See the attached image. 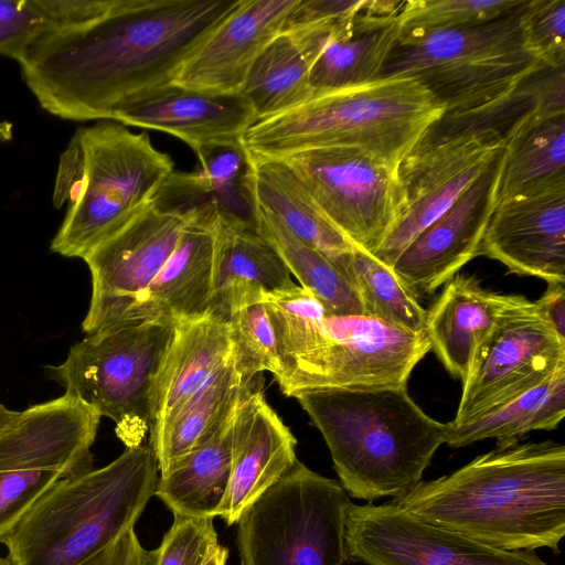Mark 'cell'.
Returning <instances> with one entry per match:
<instances>
[{"label":"cell","mask_w":565,"mask_h":565,"mask_svg":"<svg viewBox=\"0 0 565 565\" xmlns=\"http://www.w3.org/2000/svg\"><path fill=\"white\" fill-rule=\"evenodd\" d=\"M174 323L140 320L86 334L47 375L99 416L115 423L126 447L142 445L152 425V397Z\"/></svg>","instance_id":"cell-9"},{"label":"cell","mask_w":565,"mask_h":565,"mask_svg":"<svg viewBox=\"0 0 565 565\" xmlns=\"http://www.w3.org/2000/svg\"><path fill=\"white\" fill-rule=\"evenodd\" d=\"M457 29L402 32L379 78L418 81L445 108L441 118L498 105L545 66L525 47L522 11Z\"/></svg>","instance_id":"cell-8"},{"label":"cell","mask_w":565,"mask_h":565,"mask_svg":"<svg viewBox=\"0 0 565 565\" xmlns=\"http://www.w3.org/2000/svg\"><path fill=\"white\" fill-rule=\"evenodd\" d=\"M174 172L171 157L145 134L102 120L78 127L63 151L53 204H66L52 252L84 259L154 198Z\"/></svg>","instance_id":"cell-7"},{"label":"cell","mask_w":565,"mask_h":565,"mask_svg":"<svg viewBox=\"0 0 565 565\" xmlns=\"http://www.w3.org/2000/svg\"><path fill=\"white\" fill-rule=\"evenodd\" d=\"M503 142L497 204L565 186V113L534 111Z\"/></svg>","instance_id":"cell-29"},{"label":"cell","mask_w":565,"mask_h":565,"mask_svg":"<svg viewBox=\"0 0 565 565\" xmlns=\"http://www.w3.org/2000/svg\"><path fill=\"white\" fill-rule=\"evenodd\" d=\"M295 398L321 433L340 484L356 499L407 493L445 444L446 424L427 415L407 385L313 390Z\"/></svg>","instance_id":"cell-4"},{"label":"cell","mask_w":565,"mask_h":565,"mask_svg":"<svg viewBox=\"0 0 565 565\" xmlns=\"http://www.w3.org/2000/svg\"><path fill=\"white\" fill-rule=\"evenodd\" d=\"M233 356L227 321L207 313L175 322L153 391L151 429L206 386Z\"/></svg>","instance_id":"cell-26"},{"label":"cell","mask_w":565,"mask_h":565,"mask_svg":"<svg viewBox=\"0 0 565 565\" xmlns=\"http://www.w3.org/2000/svg\"><path fill=\"white\" fill-rule=\"evenodd\" d=\"M99 422L97 412L67 394L30 406L0 431V471L88 470Z\"/></svg>","instance_id":"cell-18"},{"label":"cell","mask_w":565,"mask_h":565,"mask_svg":"<svg viewBox=\"0 0 565 565\" xmlns=\"http://www.w3.org/2000/svg\"><path fill=\"white\" fill-rule=\"evenodd\" d=\"M173 515L161 545L148 551L145 565H204L220 546L213 518Z\"/></svg>","instance_id":"cell-38"},{"label":"cell","mask_w":565,"mask_h":565,"mask_svg":"<svg viewBox=\"0 0 565 565\" xmlns=\"http://www.w3.org/2000/svg\"><path fill=\"white\" fill-rule=\"evenodd\" d=\"M404 1L365 0L360 12L330 39L313 63V94L358 86L379 78L401 33Z\"/></svg>","instance_id":"cell-24"},{"label":"cell","mask_w":565,"mask_h":565,"mask_svg":"<svg viewBox=\"0 0 565 565\" xmlns=\"http://www.w3.org/2000/svg\"><path fill=\"white\" fill-rule=\"evenodd\" d=\"M280 369L274 375L290 397L313 390H373L407 385L430 352L425 332L366 315H329L301 286L266 294Z\"/></svg>","instance_id":"cell-3"},{"label":"cell","mask_w":565,"mask_h":565,"mask_svg":"<svg viewBox=\"0 0 565 565\" xmlns=\"http://www.w3.org/2000/svg\"><path fill=\"white\" fill-rule=\"evenodd\" d=\"M148 443L44 492L3 541L12 565H81L134 529L158 482Z\"/></svg>","instance_id":"cell-6"},{"label":"cell","mask_w":565,"mask_h":565,"mask_svg":"<svg viewBox=\"0 0 565 565\" xmlns=\"http://www.w3.org/2000/svg\"><path fill=\"white\" fill-rule=\"evenodd\" d=\"M233 342L234 363L247 382L255 375L279 372L280 363L275 332L264 300L246 303L226 319Z\"/></svg>","instance_id":"cell-36"},{"label":"cell","mask_w":565,"mask_h":565,"mask_svg":"<svg viewBox=\"0 0 565 565\" xmlns=\"http://www.w3.org/2000/svg\"><path fill=\"white\" fill-rule=\"evenodd\" d=\"M244 186L252 207L274 216L333 264L354 247L326 218L285 160L248 158Z\"/></svg>","instance_id":"cell-27"},{"label":"cell","mask_w":565,"mask_h":565,"mask_svg":"<svg viewBox=\"0 0 565 565\" xmlns=\"http://www.w3.org/2000/svg\"><path fill=\"white\" fill-rule=\"evenodd\" d=\"M348 493L296 461L237 521L242 565H343Z\"/></svg>","instance_id":"cell-10"},{"label":"cell","mask_w":565,"mask_h":565,"mask_svg":"<svg viewBox=\"0 0 565 565\" xmlns=\"http://www.w3.org/2000/svg\"><path fill=\"white\" fill-rule=\"evenodd\" d=\"M526 0H407L399 12L402 32L472 26L493 21Z\"/></svg>","instance_id":"cell-37"},{"label":"cell","mask_w":565,"mask_h":565,"mask_svg":"<svg viewBox=\"0 0 565 565\" xmlns=\"http://www.w3.org/2000/svg\"><path fill=\"white\" fill-rule=\"evenodd\" d=\"M233 419L234 416L200 447L160 473L154 495L173 514L194 518L217 515L231 476Z\"/></svg>","instance_id":"cell-31"},{"label":"cell","mask_w":565,"mask_h":565,"mask_svg":"<svg viewBox=\"0 0 565 565\" xmlns=\"http://www.w3.org/2000/svg\"><path fill=\"white\" fill-rule=\"evenodd\" d=\"M518 296L488 290L461 274L445 284L426 312L424 332L430 351L452 376L465 380L477 347Z\"/></svg>","instance_id":"cell-25"},{"label":"cell","mask_w":565,"mask_h":565,"mask_svg":"<svg viewBox=\"0 0 565 565\" xmlns=\"http://www.w3.org/2000/svg\"><path fill=\"white\" fill-rule=\"evenodd\" d=\"M241 0H115L102 17L43 33L17 62L50 114L110 120L132 97L172 83Z\"/></svg>","instance_id":"cell-1"},{"label":"cell","mask_w":565,"mask_h":565,"mask_svg":"<svg viewBox=\"0 0 565 565\" xmlns=\"http://www.w3.org/2000/svg\"><path fill=\"white\" fill-rule=\"evenodd\" d=\"M55 470L0 471V543L10 535L35 501L60 479Z\"/></svg>","instance_id":"cell-40"},{"label":"cell","mask_w":565,"mask_h":565,"mask_svg":"<svg viewBox=\"0 0 565 565\" xmlns=\"http://www.w3.org/2000/svg\"><path fill=\"white\" fill-rule=\"evenodd\" d=\"M0 565H12L8 556L3 557L0 555Z\"/></svg>","instance_id":"cell-45"},{"label":"cell","mask_w":565,"mask_h":565,"mask_svg":"<svg viewBox=\"0 0 565 565\" xmlns=\"http://www.w3.org/2000/svg\"><path fill=\"white\" fill-rule=\"evenodd\" d=\"M115 0H0V54L18 60L43 33L105 14Z\"/></svg>","instance_id":"cell-35"},{"label":"cell","mask_w":565,"mask_h":565,"mask_svg":"<svg viewBox=\"0 0 565 565\" xmlns=\"http://www.w3.org/2000/svg\"><path fill=\"white\" fill-rule=\"evenodd\" d=\"M503 154L502 147L452 205L422 231L394 262L392 270L417 297L435 292L478 256L497 205Z\"/></svg>","instance_id":"cell-16"},{"label":"cell","mask_w":565,"mask_h":565,"mask_svg":"<svg viewBox=\"0 0 565 565\" xmlns=\"http://www.w3.org/2000/svg\"><path fill=\"white\" fill-rule=\"evenodd\" d=\"M329 41L313 32H282L265 47L239 92L257 120L286 113L313 96L310 71Z\"/></svg>","instance_id":"cell-28"},{"label":"cell","mask_w":565,"mask_h":565,"mask_svg":"<svg viewBox=\"0 0 565 565\" xmlns=\"http://www.w3.org/2000/svg\"><path fill=\"white\" fill-rule=\"evenodd\" d=\"M565 366V338L535 301L518 296L477 347L451 423L473 418L544 382Z\"/></svg>","instance_id":"cell-13"},{"label":"cell","mask_w":565,"mask_h":565,"mask_svg":"<svg viewBox=\"0 0 565 565\" xmlns=\"http://www.w3.org/2000/svg\"><path fill=\"white\" fill-rule=\"evenodd\" d=\"M334 266L356 290L364 315L409 331L424 332L427 310L391 267L355 246Z\"/></svg>","instance_id":"cell-34"},{"label":"cell","mask_w":565,"mask_h":565,"mask_svg":"<svg viewBox=\"0 0 565 565\" xmlns=\"http://www.w3.org/2000/svg\"><path fill=\"white\" fill-rule=\"evenodd\" d=\"M348 561L366 565H548L530 551H504L425 522L398 504H355L345 515Z\"/></svg>","instance_id":"cell-14"},{"label":"cell","mask_w":565,"mask_h":565,"mask_svg":"<svg viewBox=\"0 0 565 565\" xmlns=\"http://www.w3.org/2000/svg\"><path fill=\"white\" fill-rule=\"evenodd\" d=\"M535 303L555 331L565 338V284L548 285Z\"/></svg>","instance_id":"cell-42"},{"label":"cell","mask_w":565,"mask_h":565,"mask_svg":"<svg viewBox=\"0 0 565 565\" xmlns=\"http://www.w3.org/2000/svg\"><path fill=\"white\" fill-rule=\"evenodd\" d=\"M412 515L504 551L547 547L565 535V447H497L392 499Z\"/></svg>","instance_id":"cell-2"},{"label":"cell","mask_w":565,"mask_h":565,"mask_svg":"<svg viewBox=\"0 0 565 565\" xmlns=\"http://www.w3.org/2000/svg\"><path fill=\"white\" fill-rule=\"evenodd\" d=\"M211 199L191 173L173 172L151 202L84 258L92 298L86 334L117 326L173 252L195 207Z\"/></svg>","instance_id":"cell-11"},{"label":"cell","mask_w":565,"mask_h":565,"mask_svg":"<svg viewBox=\"0 0 565 565\" xmlns=\"http://www.w3.org/2000/svg\"><path fill=\"white\" fill-rule=\"evenodd\" d=\"M297 440L266 402L250 388L236 409L232 426L231 476L217 515L227 525L280 480L298 460Z\"/></svg>","instance_id":"cell-21"},{"label":"cell","mask_w":565,"mask_h":565,"mask_svg":"<svg viewBox=\"0 0 565 565\" xmlns=\"http://www.w3.org/2000/svg\"><path fill=\"white\" fill-rule=\"evenodd\" d=\"M19 413L0 403V431L8 427L18 417Z\"/></svg>","instance_id":"cell-43"},{"label":"cell","mask_w":565,"mask_h":565,"mask_svg":"<svg viewBox=\"0 0 565 565\" xmlns=\"http://www.w3.org/2000/svg\"><path fill=\"white\" fill-rule=\"evenodd\" d=\"M218 205L199 204L147 290L118 323L195 320L209 313L214 282ZM115 327V326H114Z\"/></svg>","instance_id":"cell-20"},{"label":"cell","mask_w":565,"mask_h":565,"mask_svg":"<svg viewBox=\"0 0 565 565\" xmlns=\"http://www.w3.org/2000/svg\"><path fill=\"white\" fill-rule=\"evenodd\" d=\"M110 120L172 135L196 151L242 141L257 118L241 93L205 92L172 82L127 100Z\"/></svg>","instance_id":"cell-19"},{"label":"cell","mask_w":565,"mask_h":565,"mask_svg":"<svg viewBox=\"0 0 565 565\" xmlns=\"http://www.w3.org/2000/svg\"><path fill=\"white\" fill-rule=\"evenodd\" d=\"M296 286L282 258L258 233L256 222L218 210L209 315L226 321L237 308L264 300L265 294Z\"/></svg>","instance_id":"cell-23"},{"label":"cell","mask_w":565,"mask_h":565,"mask_svg":"<svg viewBox=\"0 0 565 565\" xmlns=\"http://www.w3.org/2000/svg\"><path fill=\"white\" fill-rule=\"evenodd\" d=\"M297 0H241L203 41L173 83L205 92L239 93L253 63L281 33Z\"/></svg>","instance_id":"cell-22"},{"label":"cell","mask_w":565,"mask_h":565,"mask_svg":"<svg viewBox=\"0 0 565 565\" xmlns=\"http://www.w3.org/2000/svg\"><path fill=\"white\" fill-rule=\"evenodd\" d=\"M565 416V366L544 382L468 420L446 424L445 444L463 447L495 439L497 447L519 443L533 430L555 429Z\"/></svg>","instance_id":"cell-32"},{"label":"cell","mask_w":565,"mask_h":565,"mask_svg":"<svg viewBox=\"0 0 565 565\" xmlns=\"http://www.w3.org/2000/svg\"><path fill=\"white\" fill-rule=\"evenodd\" d=\"M444 114V106L418 81L377 78L316 93L286 113L257 120L242 145L252 159L354 148L399 166Z\"/></svg>","instance_id":"cell-5"},{"label":"cell","mask_w":565,"mask_h":565,"mask_svg":"<svg viewBox=\"0 0 565 565\" xmlns=\"http://www.w3.org/2000/svg\"><path fill=\"white\" fill-rule=\"evenodd\" d=\"M480 255L500 262L509 273L565 284V186L498 203Z\"/></svg>","instance_id":"cell-17"},{"label":"cell","mask_w":565,"mask_h":565,"mask_svg":"<svg viewBox=\"0 0 565 565\" xmlns=\"http://www.w3.org/2000/svg\"><path fill=\"white\" fill-rule=\"evenodd\" d=\"M326 218L370 254L406 209L398 167L354 148L315 149L285 159Z\"/></svg>","instance_id":"cell-12"},{"label":"cell","mask_w":565,"mask_h":565,"mask_svg":"<svg viewBox=\"0 0 565 565\" xmlns=\"http://www.w3.org/2000/svg\"><path fill=\"white\" fill-rule=\"evenodd\" d=\"M233 360L201 391L149 431L160 473L205 443L234 416L253 387Z\"/></svg>","instance_id":"cell-30"},{"label":"cell","mask_w":565,"mask_h":565,"mask_svg":"<svg viewBox=\"0 0 565 565\" xmlns=\"http://www.w3.org/2000/svg\"><path fill=\"white\" fill-rule=\"evenodd\" d=\"M492 128L420 141L398 167L406 209L373 256L392 267L398 255L447 211L502 149Z\"/></svg>","instance_id":"cell-15"},{"label":"cell","mask_w":565,"mask_h":565,"mask_svg":"<svg viewBox=\"0 0 565 565\" xmlns=\"http://www.w3.org/2000/svg\"><path fill=\"white\" fill-rule=\"evenodd\" d=\"M521 21L527 51L545 67L565 66V0H529Z\"/></svg>","instance_id":"cell-39"},{"label":"cell","mask_w":565,"mask_h":565,"mask_svg":"<svg viewBox=\"0 0 565 565\" xmlns=\"http://www.w3.org/2000/svg\"><path fill=\"white\" fill-rule=\"evenodd\" d=\"M253 212L258 233L329 315H364L356 290L328 257L297 238L274 216L255 207Z\"/></svg>","instance_id":"cell-33"},{"label":"cell","mask_w":565,"mask_h":565,"mask_svg":"<svg viewBox=\"0 0 565 565\" xmlns=\"http://www.w3.org/2000/svg\"><path fill=\"white\" fill-rule=\"evenodd\" d=\"M227 548L218 546L215 553L204 563V565H226Z\"/></svg>","instance_id":"cell-44"},{"label":"cell","mask_w":565,"mask_h":565,"mask_svg":"<svg viewBox=\"0 0 565 565\" xmlns=\"http://www.w3.org/2000/svg\"><path fill=\"white\" fill-rule=\"evenodd\" d=\"M147 553L130 529L81 565H145Z\"/></svg>","instance_id":"cell-41"}]
</instances>
